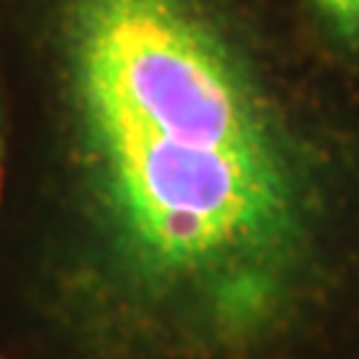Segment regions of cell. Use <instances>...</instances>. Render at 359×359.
Instances as JSON below:
<instances>
[{"instance_id": "2", "label": "cell", "mask_w": 359, "mask_h": 359, "mask_svg": "<svg viewBox=\"0 0 359 359\" xmlns=\"http://www.w3.org/2000/svg\"><path fill=\"white\" fill-rule=\"evenodd\" d=\"M320 48L359 80V0H293Z\"/></svg>"}, {"instance_id": "3", "label": "cell", "mask_w": 359, "mask_h": 359, "mask_svg": "<svg viewBox=\"0 0 359 359\" xmlns=\"http://www.w3.org/2000/svg\"><path fill=\"white\" fill-rule=\"evenodd\" d=\"M6 160H8V133H6V99H3V77H0V205L6 187Z\"/></svg>"}, {"instance_id": "1", "label": "cell", "mask_w": 359, "mask_h": 359, "mask_svg": "<svg viewBox=\"0 0 359 359\" xmlns=\"http://www.w3.org/2000/svg\"><path fill=\"white\" fill-rule=\"evenodd\" d=\"M0 77L13 354L269 359L359 306V80L293 0H0Z\"/></svg>"}]
</instances>
